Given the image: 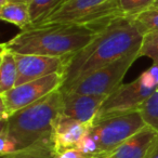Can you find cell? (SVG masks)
<instances>
[{"mask_svg":"<svg viewBox=\"0 0 158 158\" xmlns=\"http://www.w3.org/2000/svg\"><path fill=\"white\" fill-rule=\"evenodd\" d=\"M99 31L77 24L29 27L1 46L18 54L74 55L88 46Z\"/></svg>","mask_w":158,"mask_h":158,"instance_id":"7a4b0ae2","label":"cell"},{"mask_svg":"<svg viewBox=\"0 0 158 158\" xmlns=\"http://www.w3.org/2000/svg\"><path fill=\"white\" fill-rule=\"evenodd\" d=\"M0 19L24 31L31 24L29 5L24 2H7L0 7Z\"/></svg>","mask_w":158,"mask_h":158,"instance_id":"5bb4252c","label":"cell"},{"mask_svg":"<svg viewBox=\"0 0 158 158\" xmlns=\"http://www.w3.org/2000/svg\"><path fill=\"white\" fill-rule=\"evenodd\" d=\"M139 51L129 53L113 63L90 73L75 81L67 88L60 89L63 94H91L108 95L121 86L123 77L135 60Z\"/></svg>","mask_w":158,"mask_h":158,"instance_id":"52a82bcc","label":"cell"},{"mask_svg":"<svg viewBox=\"0 0 158 158\" xmlns=\"http://www.w3.org/2000/svg\"><path fill=\"white\" fill-rule=\"evenodd\" d=\"M106 98V95L63 94L61 114L68 118L92 126Z\"/></svg>","mask_w":158,"mask_h":158,"instance_id":"30bf717a","label":"cell"},{"mask_svg":"<svg viewBox=\"0 0 158 158\" xmlns=\"http://www.w3.org/2000/svg\"><path fill=\"white\" fill-rule=\"evenodd\" d=\"M63 84V73H54L37 80L15 86L11 90L1 93V121L6 120L18 110L27 107L52 92L60 90Z\"/></svg>","mask_w":158,"mask_h":158,"instance_id":"ba28073f","label":"cell"},{"mask_svg":"<svg viewBox=\"0 0 158 158\" xmlns=\"http://www.w3.org/2000/svg\"><path fill=\"white\" fill-rule=\"evenodd\" d=\"M129 19L143 36L158 31V7L153 6Z\"/></svg>","mask_w":158,"mask_h":158,"instance_id":"2e32d148","label":"cell"},{"mask_svg":"<svg viewBox=\"0 0 158 158\" xmlns=\"http://www.w3.org/2000/svg\"><path fill=\"white\" fill-rule=\"evenodd\" d=\"M145 158H158V135L156 136L155 141L153 142L152 146L149 147Z\"/></svg>","mask_w":158,"mask_h":158,"instance_id":"7402d4cb","label":"cell"},{"mask_svg":"<svg viewBox=\"0 0 158 158\" xmlns=\"http://www.w3.org/2000/svg\"><path fill=\"white\" fill-rule=\"evenodd\" d=\"M123 16L118 0H68L27 28L77 24L101 33Z\"/></svg>","mask_w":158,"mask_h":158,"instance_id":"277c9868","label":"cell"},{"mask_svg":"<svg viewBox=\"0 0 158 158\" xmlns=\"http://www.w3.org/2000/svg\"><path fill=\"white\" fill-rule=\"evenodd\" d=\"M57 155L52 142V135L47 136L25 148L1 156V158H55Z\"/></svg>","mask_w":158,"mask_h":158,"instance_id":"9a60e30c","label":"cell"},{"mask_svg":"<svg viewBox=\"0 0 158 158\" xmlns=\"http://www.w3.org/2000/svg\"><path fill=\"white\" fill-rule=\"evenodd\" d=\"M18 80V65L13 52L1 46L0 51V94L13 89Z\"/></svg>","mask_w":158,"mask_h":158,"instance_id":"4fadbf2b","label":"cell"},{"mask_svg":"<svg viewBox=\"0 0 158 158\" xmlns=\"http://www.w3.org/2000/svg\"><path fill=\"white\" fill-rule=\"evenodd\" d=\"M18 65L16 86L37 80L54 73H65L72 55L67 56H46L37 54L14 53Z\"/></svg>","mask_w":158,"mask_h":158,"instance_id":"9c48e42d","label":"cell"},{"mask_svg":"<svg viewBox=\"0 0 158 158\" xmlns=\"http://www.w3.org/2000/svg\"><path fill=\"white\" fill-rule=\"evenodd\" d=\"M145 126L141 112L135 110L94 123L87 135L97 146L98 155L104 156L112 153Z\"/></svg>","mask_w":158,"mask_h":158,"instance_id":"8992f818","label":"cell"},{"mask_svg":"<svg viewBox=\"0 0 158 158\" xmlns=\"http://www.w3.org/2000/svg\"><path fill=\"white\" fill-rule=\"evenodd\" d=\"M55 158H100L98 155H86V154L81 153L77 148H70L67 151H64L62 153H59Z\"/></svg>","mask_w":158,"mask_h":158,"instance_id":"44dd1931","label":"cell"},{"mask_svg":"<svg viewBox=\"0 0 158 158\" xmlns=\"http://www.w3.org/2000/svg\"><path fill=\"white\" fill-rule=\"evenodd\" d=\"M143 35L129 18L118 19L98 34L88 46L70 56L61 89L129 53L139 51Z\"/></svg>","mask_w":158,"mask_h":158,"instance_id":"6da1fadb","label":"cell"},{"mask_svg":"<svg viewBox=\"0 0 158 158\" xmlns=\"http://www.w3.org/2000/svg\"><path fill=\"white\" fill-rule=\"evenodd\" d=\"M155 7H158V0H155V3H154Z\"/></svg>","mask_w":158,"mask_h":158,"instance_id":"d4e9b609","label":"cell"},{"mask_svg":"<svg viewBox=\"0 0 158 158\" xmlns=\"http://www.w3.org/2000/svg\"><path fill=\"white\" fill-rule=\"evenodd\" d=\"M140 112L146 126L158 132V88L141 106Z\"/></svg>","mask_w":158,"mask_h":158,"instance_id":"e0dca14e","label":"cell"},{"mask_svg":"<svg viewBox=\"0 0 158 158\" xmlns=\"http://www.w3.org/2000/svg\"><path fill=\"white\" fill-rule=\"evenodd\" d=\"M54 0H31L29 2L31 23L40 20L51 10Z\"/></svg>","mask_w":158,"mask_h":158,"instance_id":"ffe728a7","label":"cell"},{"mask_svg":"<svg viewBox=\"0 0 158 158\" xmlns=\"http://www.w3.org/2000/svg\"><path fill=\"white\" fill-rule=\"evenodd\" d=\"M62 103L61 90L52 92L1 121L0 132L13 141L16 151L51 136L55 121L62 113Z\"/></svg>","mask_w":158,"mask_h":158,"instance_id":"3957f363","label":"cell"},{"mask_svg":"<svg viewBox=\"0 0 158 158\" xmlns=\"http://www.w3.org/2000/svg\"><path fill=\"white\" fill-rule=\"evenodd\" d=\"M66 1H68V0H54V2H53V6H52V8H51V10L49 12H51L52 10H54V9H56V8H59L60 6H62L63 3H65ZM48 12V13H49ZM47 13V14H48Z\"/></svg>","mask_w":158,"mask_h":158,"instance_id":"603a6c76","label":"cell"},{"mask_svg":"<svg viewBox=\"0 0 158 158\" xmlns=\"http://www.w3.org/2000/svg\"><path fill=\"white\" fill-rule=\"evenodd\" d=\"M147 56L158 65V31L143 36L142 44L139 49V57Z\"/></svg>","mask_w":158,"mask_h":158,"instance_id":"ac0fdd59","label":"cell"},{"mask_svg":"<svg viewBox=\"0 0 158 158\" xmlns=\"http://www.w3.org/2000/svg\"><path fill=\"white\" fill-rule=\"evenodd\" d=\"M157 88L158 65L153 64L133 81L119 86L106 98L98 113L94 123L110 117L140 110L141 106L157 90Z\"/></svg>","mask_w":158,"mask_h":158,"instance_id":"5b68a950","label":"cell"},{"mask_svg":"<svg viewBox=\"0 0 158 158\" xmlns=\"http://www.w3.org/2000/svg\"><path fill=\"white\" fill-rule=\"evenodd\" d=\"M91 126L60 115L52 130V142L56 153L77 148L87 135Z\"/></svg>","mask_w":158,"mask_h":158,"instance_id":"8fae6325","label":"cell"},{"mask_svg":"<svg viewBox=\"0 0 158 158\" xmlns=\"http://www.w3.org/2000/svg\"><path fill=\"white\" fill-rule=\"evenodd\" d=\"M118 2L123 15L127 18H131L153 7L155 0H118Z\"/></svg>","mask_w":158,"mask_h":158,"instance_id":"d6986e66","label":"cell"},{"mask_svg":"<svg viewBox=\"0 0 158 158\" xmlns=\"http://www.w3.org/2000/svg\"><path fill=\"white\" fill-rule=\"evenodd\" d=\"M31 0H8V2H24V3H28L31 2Z\"/></svg>","mask_w":158,"mask_h":158,"instance_id":"cb8c5ba5","label":"cell"},{"mask_svg":"<svg viewBox=\"0 0 158 158\" xmlns=\"http://www.w3.org/2000/svg\"><path fill=\"white\" fill-rule=\"evenodd\" d=\"M157 135L158 132L145 126L141 131L128 139L112 153L100 156V158H145Z\"/></svg>","mask_w":158,"mask_h":158,"instance_id":"7c38bea8","label":"cell"}]
</instances>
